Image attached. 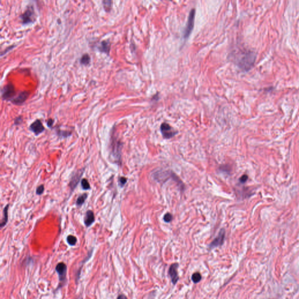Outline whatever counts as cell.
Masks as SVG:
<instances>
[{"label":"cell","instance_id":"44dd1931","mask_svg":"<svg viewBox=\"0 0 299 299\" xmlns=\"http://www.w3.org/2000/svg\"><path fill=\"white\" fill-rule=\"evenodd\" d=\"M57 135L59 136H60L61 137H69L72 134V133L70 131H64V130H59L57 131Z\"/></svg>","mask_w":299,"mask_h":299},{"label":"cell","instance_id":"2e32d148","mask_svg":"<svg viewBox=\"0 0 299 299\" xmlns=\"http://www.w3.org/2000/svg\"><path fill=\"white\" fill-rule=\"evenodd\" d=\"M91 63V57L88 53L84 54L80 59V63L82 65H88Z\"/></svg>","mask_w":299,"mask_h":299},{"label":"cell","instance_id":"8992f818","mask_svg":"<svg viewBox=\"0 0 299 299\" xmlns=\"http://www.w3.org/2000/svg\"><path fill=\"white\" fill-rule=\"evenodd\" d=\"M160 129L163 136L167 139H171V138L175 136L177 133V131L167 123H162V125H161Z\"/></svg>","mask_w":299,"mask_h":299},{"label":"cell","instance_id":"7a4b0ae2","mask_svg":"<svg viewBox=\"0 0 299 299\" xmlns=\"http://www.w3.org/2000/svg\"><path fill=\"white\" fill-rule=\"evenodd\" d=\"M20 18L23 25L32 24L36 20V14L33 5L28 6L25 11L20 15Z\"/></svg>","mask_w":299,"mask_h":299},{"label":"cell","instance_id":"7402d4cb","mask_svg":"<svg viewBox=\"0 0 299 299\" xmlns=\"http://www.w3.org/2000/svg\"><path fill=\"white\" fill-rule=\"evenodd\" d=\"M82 188L84 190H88L90 189V185L86 179H82L81 182Z\"/></svg>","mask_w":299,"mask_h":299},{"label":"cell","instance_id":"9c48e42d","mask_svg":"<svg viewBox=\"0 0 299 299\" xmlns=\"http://www.w3.org/2000/svg\"><path fill=\"white\" fill-rule=\"evenodd\" d=\"M178 267L179 264L178 263H175L172 264L169 268V274L171 279V282L174 285H176L179 279L178 272Z\"/></svg>","mask_w":299,"mask_h":299},{"label":"cell","instance_id":"8fae6325","mask_svg":"<svg viewBox=\"0 0 299 299\" xmlns=\"http://www.w3.org/2000/svg\"><path fill=\"white\" fill-rule=\"evenodd\" d=\"M30 130L32 131L36 135H38L44 130V127L42 122L40 120L37 119L31 125Z\"/></svg>","mask_w":299,"mask_h":299},{"label":"cell","instance_id":"ffe728a7","mask_svg":"<svg viewBox=\"0 0 299 299\" xmlns=\"http://www.w3.org/2000/svg\"><path fill=\"white\" fill-rule=\"evenodd\" d=\"M192 280L194 283H198L202 280V276L199 272H195L192 276Z\"/></svg>","mask_w":299,"mask_h":299},{"label":"cell","instance_id":"603a6c76","mask_svg":"<svg viewBox=\"0 0 299 299\" xmlns=\"http://www.w3.org/2000/svg\"><path fill=\"white\" fill-rule=\"evenodd\" d=\"M172 220V216L170 213H167L164 216V220L166 223H170Z\"/></svg>","mask_w":299,"mask_h":299},{"label":"cell","instance_id":"83f0119b","mask_svg":"<svg viewBox=\"0 0 299 299\" xmlns=\"http://www.w3.org/2000/svg\"><path fill=\"white\" fill-rule=\"evenodd\" d=\"M248 179V176L246 175H244L243 176H242L240 179V181L241 182V183H245Z\"/></svg>","mask_w":299,"mask_h":299},{"label":"cell","instance_id":"9a60e30c","mask_svg":"<svg viewBox=\"0 0 299 299\" xmlns=\"http://www.w3.org/2000/svg\"><path fill=\"white\" fill-rule=\"evenodd\" d=\"M8 207H9V205L7 204L5 208L4 209V210H3V218L2 219V221H1V227L3 228V227H4L6 224L8 222Z\"/></svg>","mask_w":299,"mask_h":299},{"label":"cell","instance_id":"3957f363","mask_svg":"<svg viewBox=\"0 0 299 299\" xmlns=\"http://www.w3.org/2000/svg\"><path fill=\"white\" fill-rule=\"evenodd\" d=\"M110 148L111 154L113 158L118 161H120L121 158L122 143L118 140V139H116V137H114L113 135H112L111 137Z\"/></svg>","mask_w":299,"mask_h":299},{"label":"cell","instance_id":"5b68a950","mask_svg":"<svg viewBox=\"0 0 299 299\" xmlns=\"http://www.w3.org/2000/svg\"><path fill=\"white\" fill-rule=\"evenodd\" d=\"M195 9L192 8L189 12L187 25L183 31V37L185 39H187L190 36L193 29L195 18Z\"/></svg>","mask_w":299,"mask_h":299},{"label":"cell","instance_id":"ba28073f","mask_svg":"<svg viewBox=\"0 0 299 299\" xmlns=\"http://www.w3.org/2000/svg\"><path fill=\"white\" fill-rule=\"evenodd\" d=\"M30 94L28 91H22L11 102L16 105H21L28 99Z\"/></svg>","mask_w":299,"mask_h":299},{"label":"cell","instance_id":"f546056e","mask_svg":"<svg viewBox=\"0 0 299 299\" xmlns=\"http://www.w3.org/2000/svg\"><path fill=\"white\" fill-rule=\"evenodd\" d=\"M117 299H127V298L126 296H125L124 294H121L118 297Z\"/></svg>","mask_w":299,"mask_h":299},{"label":"cell","instance_id":"484cf974","mask_svg":"<svg viewBox=\"0 0 299 299\" xmlns=\"http://www.w3.org/2000/svg\"><path fill=\"white\" fill-rule=\"evenodd\" d=\"M127 182V179L125 177H121L119 178V185L121 186V187H123L125 185V184Z\"/></svg>","mask_w":299,"mask_h":299},{"label":"cell","instance_id":"7c38bea8","mask_svg":"<svg viewBox=\"0 0 299 299\" xmlns=\"http://www.w3.org/2000/svg\"><path fill=\"white\" fill-rule=\"evenodd\" d=\"M83 174V171H80L77 172V173H75V175H74L70 182V187L71 188V190L73 191L77 186L78 183L80 182V179H81L82 175Z\"/></svg>","mask_w":299,"mask_h":299},{"label":"cell","instance_id":"30bf717a","mask_svg":"<svg viewBox=\"0 0 299 299\" xmlns=\"http://www.w3.org/2000/svg\"><path fill=\"white\" fill-rule=\"evenodd\" d=\"M225 233V232L224 229H221L220 231L218 236L215 238V239L209 245V248H214L222 245L224 241Z\"/></svg>","mask_w":299,"mask_h":299},{"label":"cell","instance_id":"6da1fadb","mask_svg":"<svg viewBox=\"0 0 299 299\" xmlns=\"http://www.w3.org/2000/svg\"><path fill=\"white\" fill-rule=\"evenodd\" d=\"M255 55L251 52H243L238 54L236 59V64L242 70L248 71L254 64Z\"/></svg>","mask_w":299,"mask_h":299},{"label":"cell","instance_id":"f1b7e54d","mask_svg":"<svg viewBox=\"0 0 299 299\" xmlns=\"http://www.w3.org/2000/svg\"><path fill=\"white\" fill-rule=\"evenodd\" d=\"M14 48V46H10L9 48H7L4 51H3V52H2V53H1V56H3L4 54H6L8 52H9L10 50H11V49H12Z\"/></svg>","mask_w":299,"mask_h":299},{"label":"cell","instance_id":"4316f807","mask_svg":"<svg viewBox=\"0 0 299 299\" xmlns=\"http://www.w3.org/2000/svg\"><path fill=\"white\" fill-rule=\"evenodd\" d=\"M54 124V120L52 118H50L47 121V125L49 127H52Z\"/></svg>","mask_w":299,"mask_h":299},{"label":"cell","instance_id":"5bb4252c","mask_svg":"<svg viewBox=\"0 0 299 299\" xmlns=\"http://www.w3.org/2000/svg\"><path fill=\"white\" fill-rule=\"evenodd\" d=\"M95 221V216L93 211L88 210L85 215L84 223L86 227H89Z\"/></svg>","mask_w":299,"mask_h":299},{"label":"cell","instance_id":"277c9868","mask_svg":"<svg viewBox=\"0 0 299 299\" xmlns=\"http://www.w3.org/2000/svg\"><path fill=\"white\" fill-rule=\"evenodd\" d=\"M1 94L3 100L11 101L16 95V91L14 85L11 83H8L3 88Z\"/></svg>","mask_w":299,"mask_h":299},{"label":"cell","instance_id":"d4e9b609","mask_svg":"<svg viewBox=\"0 0 299 299\" xmlns=\"http://www.w3.org/2000/svg\"><path fill=\"white\" fill-rule=\"evenodd\" d=\"M22 121H23V119H22V116H18L17 118H16L14 120V125H20V123H22Z\"/></svg>","mask_w":299,"mask_h":299},{"label":"cell","instance_id":"cb8c5ba5","mask_svg":"<svg viewBox=\"0 0 299 299\" xmlns=\"http://www.w3.org/2000/svg\"><path fill=\"white\" fill-rule=\"evenodd\" d=\"M44 185H41L40 186H39L37 187V188L36 189V193L38 195H41L43 192H44Z\"/></svg>","mask_w":299,"mask_h":299},{"label":"cell","instance_id":"ac0fdd59","mask_svg":"<svg viewBox=\"0 0 299 299\" xmlns=\"http://www.w3.org/2000/svg\"><path fill=\"white\" fill-rule=\"evenodd\" d=\"M88 197V195L86 193H83L82 195H81L77 199V201H76V204L78 206H80L81 205H82L85 201L86 200V198Z\"/></svg>","mask_w":299,"mask_h":299},{"label":"cell","instance_id":"d6986e66","mask_svg":"<svg viewBox=\"0 0 299 299\" xmlns=\"http://www.w3.org/2000/svg\"><path fill=\"white\" fill-rule=\"evenodd\" d=\"M67 243L71 245V246H74L76 244L77 242V238L74 236H72V235H69L67 237Z\"/></svg>","mask_w":299,"mask_h":299},{"label":"cell","instance_id":"52a82bcc","mask_svg":"<svg viewBox=\"0 0 299 299\" xmlns=\"http://www.w3.org/2000/svg\"><path fill=\"white\" fill-rule=\"evenodd\" d=\"M67 270V266L63 262H60L58 264L56 267V272L58 273L59 281L61 283H64L66 280Z\"/></svg>","mask_w":299,"mask_h":299},{"label":"cell","instance_id":"e0dca14e","mask_svg":"<svg viewBox=\"0 0 299 299\" xmlns=\"http://www.w3.org/2000/svg\"><path fill=\"white\" fill-rule=\"evenodd\" d=\"M103 7L106 12H109L111 11L112 6V1L110 0H104L102 1Z\"/></svg>","mask_w":299,"mask_h":299},{"label":"cell","instance_id":"4fadbf2b","mask_svg":"<svg viewBox=\"0 0 299 299\" xmlns=\"http://www.w3.org/2000/svg\"><path fill=\"white\" fill-rule=\"evenodd\" d=\"M100 52L104 53L107 55H109L110 50V43L109 40H104L102 41L98 47Z\"/></svg>","mask_w":299,"mask_h":299}]
</instances>
